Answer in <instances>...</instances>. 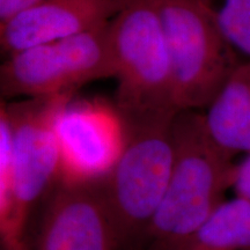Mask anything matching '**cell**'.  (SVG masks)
I'll list each match as a JSON object with an SVG mask.
<instances>
[{"mask_svg": "<svg viewBox=\"0 0 250 250\" xmlns=\"http://www.w3.org/2000/svg\"><path fill=\"white\" fill-rule=\"evenodd\" d=\"M182 250H250V202L235 196L221 203Z\"/></svg>", "mask_w": 250, "mask_h": 250, "instance_id": "cell-11", "label": "cell"}, {"mask_svg": "<svg viewBox=\"0 0 250 250\" xmlns=\"http://www.w3.org/2000/svg\"><path fill=\"white\" fill-rule=\"evenodd\" d=\"M208 133L227 154L250 152V62H241L206 108Z\"/></svg>", "mask_w": 250, "mask_h": 250, "instance_id": "cell-10", "label": "cell"}, {"mask_svg": "<svg viewBox=\"0 0 250 250\" xmlns=\"http://www.w3.org/2000/svg\"><path fill=\"white\" fill-rule=\"evenodd\" d=\"M61 176L71 183H95L120 158L125 144V127L116 108L103 102L71 100L56 120Z\"/></svg>", "mask_w": 250, "mask_h": 250, "instance_id": "cell-8", "label": "cell"}, {"mask_svg": "<svg viewBox=\"0 0 250 250\" xmlns=\"http://www.w3.org/2000/svg\"><path fill=\"white\" fill-rule=\"evenodd\" d=\"M241 62H250V0H199Z\"/></svg>", "mask_w": 250, "mask_h": 250, "instance_id": "cell-12", "label": "cell"}, {"mask_svg": "<svg viewBox=\"0 0 250 250\" xmlns=\"http://www.w3.org/2000/svg\"><path fill=\"white\" fill-rule=\"evenodd\" d=\"M173 142V170L147 235L152 250H182L233 187V156L212 139L203 112H177Z\"/></svg>", "mask_w": 250, "mask_h": 250, "instance_id": "cell-1", "label": "cell"}, {"mask_svg": "<svg viewBox=\"0 0 250 250\" xmlns=\"http://www.w3.org/2000/svg\"><path fill=\"white\" fill-rule=\"evenodd\" d=\"M130 0H46L0 23V45L8 56L67 39L111 21Z\"/></svg>", "mask_w": 250, "mask_h": 250, "instance_id": "cell-9", "label": "cell"}, {"mask_svg": "<svg viewBox=\"0 0 250 250\" xmlns=\"http://www.w3.org/2000/svg\"><path fill=\"white\" fill-rule=\"evenodd\" d=\"M46 0H0V23L8 20L19 12Z\"/></svg>", "mask_w": 250, "mask_h": 250, "instance_id": "cell-15", "label": "cell"}, {"mask_svg": "<svg viewBox=\"0 0 250 250\" xmlns=\"http://www.w3.org/2000/svg\"><path fill=\"white\" fill-rule=\"evenodd\" d=\"M109 26L110 21L8 56L0 66L1 95L9 99L73 95L94 80L115 78Z\"/></svg>", "mask_w": 250, "mask_h": 250, "instance_id": "cell-6", "label": "cell"}, {"mask_svg": "<svg viewBox=\"0 0 250 250\" xmlns=\"http://www.w3.org/2000/svg\"><path fill=\"white\" fill-rule=\"evenodd\" d=\"M41 204L29 250L120 249L99 182L58 181Z\"/></svg>", "mask_w": 250, "mask_h": 250, "instance_id": "cell-7", "label": "cell"}, {"mask_svg": "<svg viewBox=\"0 0 250 250\" xmlns=\"http://www.w3.org/2000/svg\"><path fill=\"white\" fill-rule=\"evenodd\" d=\"M158 12L181 110L206 109L241 62L199 0H153Z\"/></svg>", "mask_w": 250, "mask_h": 250, "instance_id": "cell-5", "label": "cell"}, {"mask_svg": "<svg viewBox=\"0 0 250 250\" xmlns=\"http://www.w3.org/2000/svg\"><path fill=\"white\" fill-rule=\"evenodd\" d=\"M175 115L123 122L125 144L120 158L99 182L118 248L147 239L174 166Z\"/></svg>", "mask_w": 250, "mask_h": 250, "instance_id": "cell-2", "label": "cell"}, {"mask_svg": "<svg viewBox=\"0 0 250 250\" xmlns=\"http://www.w3.org/2000/svg\"><path fill=\"white\" fill-rule=\"evenodd\" d=\"M14 180L11 125L5 109H0V237L7 233L13 214Z\"/></svg>", "mask_w": 250, "mask_h": 250, "instance_id": "cell-13", "label": "cell"}, {"mask_svg": "<svg viewBox=\"0 0 250 250\" xmlns=\"http://www.w3.org/2000/svg\"><path fill=\"white\" fill-rule=\"evenodd\" d=\"M109 31L118 81L115 108L123 122L177 114L173 67L153 0H130Z\"/></svg>", "mask_w": 250, "mask_h": 250, "instance_id": "cell-3", "label": "cell"}, {"mask_svg": "<svg viewBox=\"0 0 250 250\" xmlns=\"http://www.w3.org/2000/svg\"><path fill=\"white\" fill-rule=\"evenodd\" d=\"M235 196L250 202V152L239 164H235L232 187Z\"/></svg>", "mask_w": 250, "mask_h": 250, "instance_id": "cell-14", "label": "cell"}, {"mask_svg": "<svg viewBox=\"0 0 250 250\" xmlns=\"http://www.w3.org/2000/svg\"><path fill=\"white\" fill-rule=\"evenodd\" d=\"M72 98L58 95L1 103L12 131L14 180L13 214L7 233L0 237L4 250H29L31 215L61 176L56 120Z\"/></svg>", "mask_w": 250, "mask_h": 250, "instance_id": "cell-4", "label": "cell"}]
</instances>
